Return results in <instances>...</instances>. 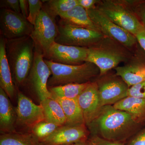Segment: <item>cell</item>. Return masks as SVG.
<instances>
[{
    "instance_id": "7c38bea8",
    "label": "cell",
    "mask_w": 145,
    "mask_h": 145,
    "mask_svg": "<svg viewBox=\"0 0 145 145\" xmlns=\"http://www.w3.org/2000/svg\"><path fill=\"white\" fill-rule=\"evenodd\" d=\"M88 48L54 42L45 55L46 59L61 64L77 65L86 62Z\"/></svg>"
},
{
    "instance_id": "83f0119b",
    "label": "cell",
    "mask_w": 145,
    "mask_h": 145,
    "mask_svg": "<svg viewBox=\"0 0 145 145\" xmlns=\"http://www.w3.org/2000/svg\"><path fill=\"white\" fill-rule=\"evenodd\" d=\"M140 22L145 26V0H127Z\"/></svg>"
},
{
    "instance_id": "9a60e30c",
    "label": "cell",
    "mask_w": 145,
    "mask_h": 145,
    "mask_svg": "<svg viewBox=\"0 0 145 145\" xmlns=\"http://www.w3.org/2000/svg\"><path fill=\"white\" fill-rule=\"evenodd\" d=\"M135 50L124 65L114 69L115 74L121 77L129 88L145 81V59L137 47Z\"/></svg>"
},
{
    "instance_id": "9c48e42d",
    "label": "cell",
    "mask_w": 145,
    "mask_h": 145,
    "mask_svg": "<svg viewBox=\"0 0 145 145\" xmlns=\"http://www.w3.org/2000/svg\"><path fill=\"white\" fill-rule=\"evenodd\" d=\"M51 75V71L45 62L44 55L36 47L34 63L26 82L28 81L30 87L40 102L51 98L52 93L48 87Z\"/></svg>"
},
{
    "instance_id": "52a82bcc",
    "label": "cell",
    "mask_w": 145,
    "mask_h": 145,
    "mask_svg": "<svg viewBox=\"0 0 145 145\" xmlns=\"http://www.w3.org/2000/svg\"><path fill=\"white\" fill-rule=\"evenodd\" d=\"M56 17L43 5L40 13L36 19L31 36L36 47L42 52L44 57L55 42L58 34V25Z\"/></svg>"
},
{
    "instance_id": "5bb4252c",
    "label": "cell",
    "mask_w": 145,
    "mask_h": 145,
    "mask_svg": "<svg viewBox=\"0 0 145 145\" xmlns=\"http://www.w3.org/2000/svg\"><path fill=\"white\" fill-rule=\"evenodd\" d=\"M90 132L86 124L61 126L49 137L44 140L42 145L73 144L88 140Z\"/></svg>"
},
{
    "instance_id": "4316f807",
    "label": "cell",
    "mask_w": 145,
    "mask_h": 145,
    "mask_svg": "<svg viewBox=\"0 0 145 145\" xmlns=\"http://www.w3.org/2000/svg\"><path fill=\"white\" fill-rule=\"evenodd\" d=\"M29 14L27 21L34 25L35 22L43 7V2L40 0H28Z\"/></svg>"
},
{
    "instance_id": "603a6c76",
    "label": "cell",
    "mask_w": 145,
    "mask_h": 145,
    "mask_svg": "<svg viewBox=\"0 0 145 145\" xmlns=\"http://www.w3.org/2000/svg\"><path fill=\"white\" fill-rule=\"evenodd\" d=\"M0 145H42L31 133L17 132L4 133L0 135Z\"/></svg>"
},
{
    "instance_id": "3957f363",
    "label": "cell",
    "mask_w": 145,
    "mask_h": 145,
    "mask_svg": "<svg viewBox=\"0 0 145 145\" xmlns=\"http://www.w3.org/2000/svg\"><path fill=\"white\" fill-rule=\"evenodd\" d=\"M133 51L119 42L105 36L93 46L88 48L86 62L96 65L103 76L121 63H126L132 57Z\"/></svg>"
},
{
    "instance_id": "277c9868",
    "label": "cell",
    "mask_w": 145,
    "mask_h": 145,
    "mask_svg": "<svg viewBox=\"0 0 145 145\" xmlns=\"http://www.w3.org/2000/svg\"><path fill=\"white\" fill-rule=\"evenodd\" d=\"M44 61L51 72L48 82V88L69 84L88 83L100 75L99 68L89 62L72 65L58 63L45 59Z\"/></svg>"
},
{
    "instance_id": "ffe728a7",
    "label": "cell",
    "mask_w": 145,
    "mask_h": 145,
    "mask_svg": "<svg viewBox=\"0 0 145 145\" xmlns=\"http://www.w3.org/2000/svg\"><path fill=\"white\" fill-rule=\"evenodd\" d=\"M59 16L61 18V20L65 23L98 31L89 18L87 10L81 6H76Z\"/></svg>"
},
{
    "instance_id": "d6a6232c",
    "label": "cell",
    "mask_w": 145,
    "mask_h": 145,
    "mask_svg": "<svg viewBox=\"0 0 145 145\" xmlns=\"http://www.w3.org/2000/svg\"><path fill=\"white\" fill-rule=\"evenodd\" d=\"M100 0H78V5L84 8L86 10L96 8V5Z\"/></svg>"
},
{
    "instance_id": "f546056e",
    "label": "cell",
    "mask_w": 145,
    "mask_h": 145,
    "mask_svg": "<svg viewBox=\"0 0 145 145\" xmlns=\"http://www.w3.org/2000/svg\"><path fill=\"white\" fill-rule=\"evenodd\" d=\"M89 145H125V142L106 140L96 135H91L88 140Z\"/></svg>"
},
{
    "instance_id": "4dcf8cb0",
    "label": "cell",
    "mask_w": 145,
    "mask_h": 145,
    "mask_svg": "<svg viewBox=\"0 0 145 145\" xmlns=\"http://www.w3.org/2000/svg\"><path fill=\"white\" fill-rule=\"evenodd\" d=\"M125 145H145V128L127 140Z\"/></svg>"
},
{
    "instance_id": "484cf974",
    "label": "cell",
    "mask_w": 145,
    "mask_h": 145,
    "mask_svg": "<svg viewBox=\"0 0 145 145\" xmlns=\"http://www.w3.org/2000/svg\"><path fill=\"white\" fill-rule=\"evenodd\" d=\"M61 126L46 121H41L31 128V133L41 143L49 137Z\"/></svg>"
},
{
    "instance_id": "4fadbf2b",
    "label": "cell",
    "mask_w": 145,
    "mask_h": 145,
    "mask_svg": "<svg viewBox=\"0 0 145 145\" xmlns=\"http://www.w3.org/2000/svg\"><path fill=\"white\" fill-rule=\"evenodd\" d=\"M16 111V126L31 129L36 124L45 120L42 106L36 105L21 92L18 93Z\"/></svg>"
},
{
    "instance_id": "f1b7e54d",
    "label": "cell",
    "mask_w": 145,
    "mask_h": 145,
    "mask_svg": "<svg viewBox=\"0 0 145 145\" xmlns=\"http://www.w3.org/2000/svg\"><path fill=\"white\" fill-rule=\"evenodd\" d=\"M127 96L145 99V81L130 87Z\"/></svg>"
},
{
    "instance_id": "8d00e7d4",
    "label": "cell",
    "mask_w": 145,
    "mask_h": 145,
    "mask_svg": "<svg viewBox=\"0 0 145 145\" xmlns=\"http://www.w3.org/2000/svg\"><path fill=\"white\" fill-rule=\"evenodd\" d=\"M73 145V144H67V145Z\"/></svg>"
},
{
    "instance_id": "e575fe53",
    "label": "cell",
    "mask_w": 145,
    "mask_h": 145,
    "mask_svg": "<svg viewBox=\"0 0 145 145\" xmlns=\"http://www.w3.org/2000/svg\"><path fill=\"white\" fill-rule=\"evenodd\" d=\"M20 8L22 15L27 18L29 14V3L28 0H20Z\"/></svg>"
},
{
    "instance_id": "8fae6325",
    "label": "cell",
    "mask_w": 145,
    "mask_h": 145,
    "mask_svg": "<svg viewBox=\"0 0 145 145\" xmlns=\"http://www.w3.org/2000/svg\"><path fill=\"white\" fill-rule=\"evenodd\" d=\"M99 89L101 106L113 105L127 97L129 87L121 77L116 74L99 77L96 81Z\"/></svg>"
},
{
    "instance_id": "cb8c5ba5",
    "label": "cell",
    "mask_w": 145,
    "mask_h": 145,
    "mask_svg": "<svg viewBox=\"0 0 145 145\" xmlns=\"http://www.w3.org/2000/svg\"><path fill=\"white\" fill-rule=\"evenodd\" d=\"M89 82L84 84H67L64 85L48 88V89L52 93V95L58 98L77 99L86 88Z\"/></svg>"
},
{
    "instance_id": "e0dca14e",
    "label": "cell",
    "mask_w": 145,
    "mask_h": 145,
    "mask_svg": "<svg viewBox=\"0 0 145 145\" xmlns=\"http://www.w3.org/2000/svg\"><path fill=\"white\" fill-rule=\"evenodd\" d=\"M17 114L9 98L0 88V132L1 134L16 132Z\"/></svg>"
},
{
    "instance_id": "44dd1931",
    "label": "cell",
    "mask_w": 145,
    "mask_h": 145,
    "mask_svg": "<svg viewBox=\"0 0 145 145\" xmlns=\"http://www.w3.org/2000/svg\"><path fill=\"white\" fill-rule=\"evenodd\" d=\"M51 98L57 101L62 108L66 118V124H86L78 99H62L52 95Z\"/></svg>"
},
{
    "instance_id": "836d02e7",
    "label": "cell",
    "mask_w": 145,
    "mask_h": 145,
    "mask_svg": "<svg viewBox=\"0 0 145 145\" xmlns=\"http://www.w3.org/2000/svg\"><path fill=\"white\" fill-rule=\"evenodd\" d=\"M135 36L137 43L145 52V26H143Z\"/></svg>"
},
{
    "instance_id": "d6986e66",
    "label": "cell",
    "mask_w": 145,
    "mask_h": 145,
    "mask_svg": "<svg viewBox=\"0 0 145 145\" xmlns=\"http://www.w3.org/2000/svg\"><path fill=\"white\" fill-rule=\"evenodd\" d=\"M113 106L128 113L137 123L141 125L145 121V99L127 96Z\"/></svg>"
},
{
    "instance_id": "2e32d148",
    "label": "cell",
    "mask_w": 145,
    "mask_h": 145,
    "mask_svg": "<svg viewBox=\"0 0 145 145\" xmlns=\"http://www.w3.org/2000/svg\"><path fill=\"white\" fill-rule=\"evenodd\" d=\"M86 125L97 116L101 108L98 85L96 82H89L78 98Z\"/></svg>"
},
{
    "instance_id": "ba28073f",
    "label": "cell",
    "mask_w": 145,
    "mask_h": 145,
    "mask_svg": "<svg viewBox=\"0 0 145 145\" xmlns=\"http://www.w3.org/2000/svg\"><path fill=\"white\" fill-rule=\"evenodd\" d=\"M87 11L98 31L133 51L137 44L134 35L114 23L96 8Z\"/></svg>"
},
{
    "instance_id": "1f68e13d",
    "label": "cell",
    "mask_w": 145,
    "mask_h": 145,
    "mask_svg": "<svg viewBox=\"0 0 145 145\" xmlns=\"http://www.w3.org/2000/svg\"><path fill=\"white\" fill-rule=\"evenodd\" d=\"M0 6L1 8H7L21 13L19 0H2L0 1Z\"/></svg>"
},
{
    "instance_id": "ac0fdd59",
    "label": "cell",
    "mask_w": 145,
    "mask_h": 145,
    "mask_svg": "<svg viewBox=\"0 0 145 145\" xmlns=\"http://www.w3.org/2000/svg\"><path fill=\"white\" fill-rule=\"evenodd\" d=\"M5 39L0 37V88H2L9 99H13L16 93V87L12 78L5 48Z\"/></svg>"
},
{
    "instance_id": "30bf717a",
    "label": "cell",
    "mask_w": 145,
    "mask_h": 145,
    "mask_svg": "<svg viewBox=\"0 0 145 145\" xmlns=\"http://www.w3.org/2000/svg\"><path fill=\"white\" fill-rule=\"evenodd\" d=\"M0 29L1 35L6 40H13L31 36L34 25L22 13L1 8Z\"/></svg>"
},
{
    "instance_id": "7402d4cb",
    "label": "cell",
    "mask_w": 145,
    "mask_h": 145,
    "mask_svg": "<svg viewBox=\"0 0 145 145\" xmlns=\"http://www.w3.org/2000/svg\"><path fill=\"white\" fill-rule=\"evenodd\" d=\"M46 121L59 126L66 124L67 120L62 108L58 102L52 98L40 102Z\"/></svg>"
},
{
    "instance_id": "6da1fadb",
    "label": "cell",
    "mask_w": 145,
    "mask_h": 145,
    "mask_svg": "<svg viewBox=\"0 0 145 145\" xmlns=\"http://www.w3.org/2000/svg\"><path fill=\"white\" fill-rule=\"evenodd\" d=\"M140 125L126 112L107 105L102 107L96 117L86 126L91 135L125 142L137 133Z\"/></svg>"
},
{
    "instance_id": "d590c367",
    "label": "cell",
    "mask_w": 145,
    "mask_h": 145,
    "mask_svg": "<svg viewBox=\"0 0 145 145\" xmlns=\"http://www.w3.org/2000/svg\"><path fill=\"white\" fill-rule=\"evenodd\" d=\"M73 145H89L88 141V140H85V141H80V142H78L75 144H73Z\"/></svg>"
},
{
    "instance_id": "7a4b0ae2",
    "label": "cell",
    "mask_w": 145,
    "mask_h": 145,
    "mask_svg": "<svg viewBox=\"0 0 145 145\" xmlns=\"http://www.w3.org/2000/svg\"><path fill=\"white\" fill-rule=\"evenodd\" d=\"M35 48L31 36L6 40L7 57L13 82L17 86L23 84L28 78L34 63Z\"/></svg>"
},
{
    "instance_id": "5b68a950",
    "label": "cell",
    "mask_w": 145,
    "mask_h": 145,
    "mask_svg": "<svg viewBox=\"0 0 145 145\" xmlns=\"http://www.w3.org/2000/svg\"><path fill=\"white\" fill-rule=\"evenodd\" d=\"M96 8L114 23L134 36L144 26L127 0H102L97 4Z\"/></svg>"
},
{
    "instance_id": "d4e9b609",
    "label": "cell",
    "mask_w": 145,
    "mask_h": 145,
    "mask_svg": "<svg viewBox=\"0 0 145 145\" xmlns=\"http://www.w3.org/2000/svg\"><path fill=\"white\" fill-rule=\"evenodd\" d=\"M78 5V0H50L44 5L50 12L57 17Z\"/></svg>"
},
{
    "instance_id": "8992f818",
    "label": "cell",
    "mask_w": 145,
    "mask_h": 145,
    "mask_svg": "<svg viewBox=\"0 0 145 145\" xmlns=\"http://www.w3.org/2000/svg\"><path fill=\"white\" fill-rule=\"evenodd\" d=\"M55 42L65 45L89 48L105 36L98 30L71 25L60 21Z\"/></svg>"
}]
</instances>
